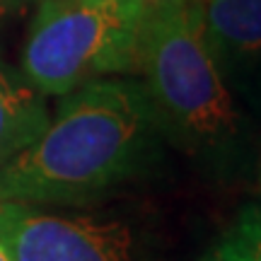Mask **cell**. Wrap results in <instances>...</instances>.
I'll list each match as a JSON object with an SVG mask.
<instances>
[{
  "label": "cell",
  "mask_w": 261,
  "mask_h": 261,
  "mask_svg": "<svg viewBox=\"0 0 261 261\" xmlns=\"http://www.w3.org/2000/svg\"><path fill=\"white\" fill-rule=\"evenodd\" d=\"M160 133L191 155L225 162L242 136V112L203 41L196 3L143 22L138 73Z\"/></svg>",
  "instance_id": "7a4b0ae2"
},
{
  "label": "cell",
  "mask_w": 261,
  "mask_h": 261,
  "mask_svg": "<svg viewBox=\"0 0 261 261\" xmlns=\"http://www.w3.org/2000/svg\"><path fill=\"white\" fill-rule=\"evenodd\" d=\"M34 0H0V32L15 17H19Z\"/></svg>",
  "instance_id": "30bf717a"
},
{
  "label": "cell",
  "mask_w": 261,
  "mask_h": 261,
  "mask_svg": "<svg viewBox=\"0 0 261 261\" xmlns=\"http://www.w3.org/2000/svg\"><path fill=\"white\" fill-rule=\"evenodd\" d=\"M0 261H15L12 256H10V252L5 249V244L3 242H0Z\"/></svg>",
  "instance_id": "8fae6325"
},
{
  "label": "cell",
  "mask_w": 261,
  "mask_h": 261,
  "mask_svg": "<svg viewBox=\"0 0 261 261\" xmlns=\"http://www.w3.org/2000/svg\"><path fill=\"white\" fill-rule=\"evenodd\" d=\"M162 136L143 83L116 75L61 97L27 148L0 162V201L85 203L148 165Z\"/></svg>",
  "instance_id": "6da1fadb"
},
{
  "label": "cell",
  "mask_w": 261,
  "mask_h": 261,
  "mask_svg": "<svg viewBox=\"0 0 261 261\" xmlns=\"http://www.w3.org/2000/svg\"><path fill=\"white\" fill-rule=\"evenodd\" d=\"M203 41L232 97L261 102V0H194Z\"/></svg>",
  "instance_id": "5b68a950"
},
{
  "label": "cell",
  "mask_w": 261,
  "mask_h": 261,
  "mask_svg": "<svg viewBox=\"0 0 261 261\" xmlns=\"http://www.w3.org/2000/svg\"><path fill=\"white\" fill-rule=\"evenodd\" d=\"M0 242L15 261H136L133 232L121 220L48 213L0 201Z\"/></svg>",
  "instance_id": "277c9868"
},
{
  "label": "cell",
  "mask_w": 261,
  "mask_h": 261,
  "mask_svg": "<svg viewBox=\"0 0 261 261\" xmlns=\"http://www.w3.org/2000/svg\"><path fill=\"white\" fill-rule=\"evenodd\" d=\"M242 220L249 232L252 244V261H261V208H249L242 213Z\"/></svg>",
  "instance_id": "9c48e42d"
},
{
  "label": "cell",
  "mask_w": 261,
  "mask_h": 261,
  "mask_svg": "<svg viewBox=\"0 0 261 261\" xmlns=\"http://www.w3.org/2000/svg\"><path fill=\"white\" fill-rule=\"evenodd\" d=\"M48 123L44 94L0 65V162L27 148Z\"/></svg>",
  "instance_id": "8992f818"
},
{
  "label": "cell",
  "mask_w": 261,
  "mask_h": 261,
  "mask_svg": "<svg viewBox=\"0 0 261 261\" xmlns=\"http://www.w3.org/2000/svg\"><path fill=\"white\" fill-rule=\"evenodd\" d=\"M203 261H252L249 232H247V225H244L242 218H240L232 230L211 249V254H208Z\"/></svg>",
  "instance_id": "52a82bcc"
},
{
  "label": "cell",
  "mask_w": 261,
  "mask_h": 261,
  "mask_svg": "<svg viewBox=\"0 0 261 261\" xmlns=\"http://www.w3.org/2000/svg\"><path fill=\"white\" fill-rule=\"evenodd\" d=\"M128 3L133 8H138L143 19H150V17H158V15H167V12L187 8L194 0H128Z\"/></svg>",
  "instance_id": "ba28073f"
},
{
  "label": "cell",
  "mask_w": 261,
  "mask_h": 261,
  "mask_svg": "<svg viewBox=\"0 0 261 261\" xmlns=\"http://www.w3.org/2000/svg\"><path fill=\"white\" fill-rule=\"evenodd\" d=\"M143 15L128 0H39L22 46V77L44 97L138 73Z\"/></svg>",
  "instance_id": "3957f363"
}]
</instances>
